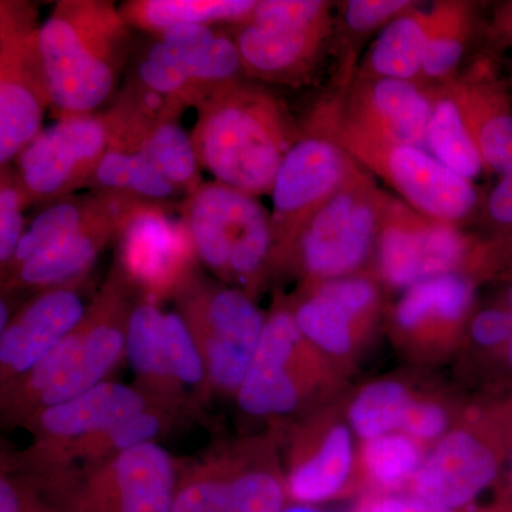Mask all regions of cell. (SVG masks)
Here are the masks:
<instances>
[{
  "mask_svg": "<svg viewBox=\"0 0 512 512\" xmlns=\"http://www.w3.org/2000/svg\"><path fill=\"white\" fill-rule=\"evenodd\" d=\"M131 30L111 0L56 2L39 36L56 120L113 101L133 56Z\"/></svg>",
  "mask_w": 512,
  "mask_h": 512,
  "instance_id": "6da1fadb",
  "label": "cell"
},
{
  "mask_svg": "<svg viewBox=\"0 0 512 512\" xmlns=\"http://www.w3.org/2000/svg\"><path fill=\"white\" fill-rule=\"evenodd\" d=\"M197 110L191 137L202 170L254 197L271 194L282 161L301 136L284 101L244 79Z\"/></svg>",
  "mask_w": 512,
  "mask_h": 512,
  "instance_id": "7a4b0ae2",
  "label": "cell"
},
{
  "mask_svg": "<svg viewBox=\"0 0 512 512\" xmlns=\"http://www.w3.org/2000/svg\"><path fill=\"white\" fill-rule=\"evenodd\" d=\"M195 254L211 274L256 298L275 268L271 214L254 195L204 183L180 204Z\"/></svg>",
  "mask_w": 512,
  "mask_h": 512,
  "instance_id": "3957f363",
  "label": "cell"
},
{
  "mask_svg": "<svg viewBox=\"0 0 512 512\" xmlns=\"http://www.w3.org/2000/svg\"><path fill=\"white\" fill-rule=\"evenodd\" d=\"M338 372L302 335L289 302H276L235 400L248 416L282 424L325 406Z\"/></svg>",
  "mask_w": 512,
  "mask_h": 512,
  "instance_id": "277c9868",
  "label": "cell"
},
{
  "mask_svg": "<svg viewBox=\"0 0 512 512\" xmlns=\"http://www.w3.org/2000/svg\"><path fill=\"white\" fill-rule=\"evenodd\" d=\"M387 202L389 195L357 164L299 232L279 269H292L303 284L360 274L375 256Z\"/></svg>",
  "mask_w": 512,
  "mask_h": 512,
  "instance_id": "5b68a950",
  "label": "cell"
},
{
  "mask_svg": "<svg viewBox=\"0 0 512 512\" xmlns=\"http://www.w3.org/2000/svg\"><path fill=\"white\" fill-rule=\"evenodd\" d=\"M173 299L200 350L212 394L237 396L265 329L255 298L195 269Z\"/></svg>",
  "mask_w": 512,
  "mask_h": 512,
  "instance_id": "8992f818",
  "label": "cell"
},
{
  "mask_svg": "<svg viewBox=\"0 0 512 512\" xmlns=\"http://www.w3.org/2000/svg\"><path fill=\"white\" fill-rule=\"evenodd\" d=\"M510 439V400L457 424L430 451L404 493L450 511H468L500 483Z\"/></svg>",
  "mask_w": 512,
  "mask_h": 512,
  "instance_id": "52a82bcc",
  "label": "cell"
},
{
  "mask_svg": "<svg viewBox=\"0 0 512 512\" xmlns=\"http://www.w3.org/2000/svg\"><path fill=\"white\" fill-rule=\"evenodd\" d=\"M39 13L25 0H0V164L13 163L43 130L49 80Z\"/></svg>",
  "mask_w": 512,
  "mask_h": 512,
  "instance_id": "ba28073f",
  "label": "cell"
},
{
  "mask_svg": "<svg viewBox=\"0 0 512 512\" xmlns=\"http://www.w3.org/2000/svg\"><path fill=\"white\" fill-rule=\"evenodd\" d=\"M356 167V161L329 128L313 117L286 154L272 187L274 271L281 268L302 228L339 191Z\"/></svg>",
  "mask_w": 512,
  "mask_h": 512,
  "instance_id": "9c48e42d",
  "label": "cell"
},
{
  "mask_svg": "<svg viewBox=\"0 0 512 512\" xmlns=\"http://www.w3.org/2000/svg\"><path fill=\"white\" fill-rule=\"evenodd\" d=\"M284 429L285 478L289 500L298 505L328 503L345 497L362 483L355 433L345 413L318 407ZM278 434V431H276Z\"/></svg>",
  "mask_w": 512,
  "mask_h": 512,
  "instance_id": "30bf717a",
  "label": "cell"
},
{
  "mask_svg": "<svg viewBox=\"0 0 512 512\" xmlns=\"http://www.w3.org/2000/svg\"><path fill=\"white\" fill-rule=\"evenodd\" d=\"M183 111L126 80L103 114L109 148L143 157L187 198L204 181L191 133L181 126Z\"/></svg>",
  "mask_w": 512,
  "mask_h": 512,
  "instance_id": "8fae6325",
  "label": "cell"
},
{
  "mask_svg": "<svg viewBox=\"0 0 512 512\" xmlns=\"http://www.w3.org/2000/svg\"><path fill=\"white\" fill-rule=\"evenodd\" d=\"M480 255L457 225L431 220L389 197L375 252L383 284L406 291L426 279L464 272L463 266Z\"/></svg>",
  "mask_w": 512,
  "mask_h": 512,
  "instance_id": "7c38bea8",
  "label": "cell"
},
{
  "mask_svg": "<svg viewBox=\"0 0 512 512\" xmlns=\"http://www.w3.org/2000/svg\"><path fill=\"white\" fill-rule=\"evenodd\" d=\"M178 468L160 444H143L76 474L69 512H173Z\"/></svg>",
  "mask_w": 512,
  "mask_h": 512,
  "instance_id": "4fadbf2b",
  "label": "cell"
},
{
  "mask_svg": "<svg viewBox=\"0 0 512 512\" xmlns=\"http://www.w3.org/2000/svg\"><path fill=\"white\" fill-rule=\"evenodd\" d=\"M109 146L103 111L43 128L13 161L30 205L46 207L89 187Z\"/></svg>",
  "mask_w": 512,
  "mask_h": 512,
  "instance_id": "5bb4252c",
  "label": "cell"
},
{
  "mask_svg": "<svg viewBox=\"0 0 512 512\" xmlns=\"http://www.w3.org/2000/svg\"><path fill=\"white\" fill-rule=\"evenodd\" d=\"M338 141L357 164L379 175L424 217L457 225L476 210L478 194L474 184L441 164L424 148Z\"/></svg>",
  "mask_w": 512,
  "mask_h": 512,
  "instance_id": "9a60e30c",
  "label": "cell"
},
{
  "mask_svg": "<svg viewBox=\"0 0 512 512\" xmlns=\"http://www.w3.org/2000/svg\"><path fill=\"white\" fill-rule=\"evenodd\" d=\"M382 293L370 275L302 284L289 302L306 340L333 366L356 355L379 315Z\"/></svg>",
  "mask_w": 512,
  "mask_h": 512,
  "instance_id": "2e32d148",
  "label": "cell"
},
{
  "mask_svg": "<svg viewBox=\"0 0 512 512\" xmlns=\"http://www.w3.org/2000/svg\"><path fill=\"white\" fill-rule=\"evenodd\" d=\"M431 109V89L421 83L360 76L339 116L329 110L316 116L339 140L404 144L426 150Z\"/></svg>",
  "mask_w": 512,
  "mask_h": 512,
  "instance_id": "e0dca14e",
  "label": "cell"
},
{
  "mask_svg": "<svg viewBox=\"0 0 512 512\" xmlns=\"http://www.w3.org/2000/svg\"><path fill=\"white\" fill-rule=\"evenodd\" d=\"M134 299L136 292L114 264L80 322L82 339L72 367L40 397L35 413L69 402L109 380L107 377L126 357Z\"/></svg>",
  "mask_w": 512,
  "mask_h": 512,
  "instance_id": "ac0fdd59",
  "label": "cell"
},
{
  "mask_svg": "<svg viewBox=\"0 0 512 512\" xmlns=\"http://www.w3.org/2000/svg\"><path fill=\"white\" fill-rule=\"evenodd\" d=\"M180 207L144 205L126 222L119 237L116 265L138 296L160 302L174 295L185 278L195 271L194 245L180 215Z\"/></svg>",
  "mask_w": 512,
  "mask_h": 512,
  "instance_id": "d6986e66",
  "label": "cell"
},
{
  "mask_svg": "<svg viewBox=\"0 0 512 512\" xmlns=\"http://www.w3.org/2000/svg\"><path fill=\"white\" fill-rule=\"evenodd\" d=\"M476 285L467 272H453L410 286L392 312L393 336L417 357L440 356L457 345L473 315Z\"/></svg>",
  "mask_w": 512,
  "mask_h": 512,
  "instance_id": "ffe728a7",
  "label": "cell"
},
{
  "mask_svg": "<svg viewBox=\"0 0 512 512\" xmlns=\"http://www.w3.org/2000/svg\"><path fill=\"white\" fill-rule=\"evenodd\" d=\"M82 284L36 292L0 332V384L28 373L83 319Z\"/></svg>",
  "mask_w": 512,
  "mask_h": 512,
  "instance_id": "44dd1931",
  "label": "cell"
},
{
  "mask_svg": "<svg viewBox=\"0 0 512 512\" xmlns=\"http://www.w3.org/2000/svg\"><path fill=\"white\" fill-rule=\"evenodd\" d=\"M144 205L126 201L116 210L57 238L18 268L2 276V295L18 291H46L83 284L99 256L119 237L126 222Z\"/></svg>",
  "mask_w": 512,
  "mask_h": 512,
  "instance_id": "7402d4cb",
  "label": "cell"
},
{
  "mask_svg": "<svg viewBox=\"0 0 512 512\" xmlns=\"http://www.w3.org/2000/svg\"><path fill=\"white\" fill-rule=\"evenodd\" d=\"M151 404L157 403L134 384L128 386L107 380L69 402L33 414L22 429L32 434V447L52 450L106 429Z\"/></svg>",
  "mask_w": 512,
  "mask_h": 512,
  "instance_id": "603a6c76",
  "label": "cell"
},
{
  "mask_svg": "<svg viewBox=\"0 0 512 512\" xmlns=\"http://www.w3.org/2000/svg\"><path fill=\"white\" fill-rule=\"evenodd\" d=\"M330 22L308 28H261L244 22L227 26L237 43L248 79L292 84L318 62Z\"/></svg>",
  "mask_w": 512,
  "mask_h": 512,
  "instance_id": "cb8c5ba5",
  "label": "cell"
},
{
  "mask_svg": "<svg viewBox=\"0 0 512 512\" xmlns=\"http://www.w3.org/2000/svg\"><path fill=\"white\" fill-rule=\"evenodd\" d=\"M126 357L140 392L183 417H198L200 410L181 389L171 370L164 339V312L160 303L136 295L127 329Z\"/></svg>",
  "mask_w": 512,
  "mask_h": 512,
  "instance_id": "d4e9b609",
  "label": "cell"
},
{
  "mask_svg": "<svg viewBox=\"0 0 512 512\" xmlns=\"http://www.w3.org/2000/svg\"><path fill=\"white\" fill-rule=\"evenodd\" d=\"M228 446L231 477L224 512H286L291 500L276 431L235 440Z\"/></svg>",
  "mask_w": 512,
  "mask_h": 512,
  "instance_id": "484cf974",
  "label": "cell"
},
{
  "mask_svg": "<svg viewBox=\"0 0 512 512\" xmlns=\"http://www.w3.org/2000/svg\"><path fill=\"white\" fill-rule=\"evenodd\" d=\"M456 82L485 168L512 175V106L504 86L487 70Z\"/></svg>",
  "mask_w": 512,
  "mask_h": 512,
  "instance_id": "4316f807",
  "label": "cell"
},
{
  "mask_svg": "<svg viewBox=\"0 0 512 512\" xmlns=\"http://www.w3.org/2000/svg\"><path fill=\"white\" fill-rule=\"evenodd\" d=\"M433 109L427 127L426 150L441 164L473 183L485 168L456 80L431 87Z\"/></svg>",
  "mask_w": 512,
  "mask_h": 512,
  "instance_id": "83f0119b",
  "label": "cell"
},
{
  "mask_svg": "<svg viewBox=\"0 0 512 512\" xmlns=\"http://www.w3.org/2000/svg\"><path fill=\"white\" fill-rule=\"evenodd\" d=\"M258 0H128L119 6L131 29L157 35L178 26H229L247 22Z\"/></svg>",
  "mask_w": 512,
  "mask_h": 512,
  "instance_id": "f1b7e54d",
  "label": "cell"
},
{
  "mask_svg": "<svg viewBox=\"0 0 512 512\" xmlns=\"http://www.w3.org/2000/svg\"><path fill=\"white\" fill-rule=\"evenodd\" d=\"M431 13L413 6L384 26L367 53L360 76L420 83Z\"/></svg>",
  "mask_w": 512,
  "mask_h": 512,
  "instance_id": "f546056e",
  "label": "cell"
},
{
  "mask_svg": "<svg viewBox=\"0 0 512 512\" xmlns=\"http://www.w3.org/2000/svg\"><path fill=\"white\" fill-rule=\"evenodd\" d=\"M87 188L160 207L177 208L185 200L181 191L143 157L113 148L104 154Z\"/></svg>",
  "mask_w": 512,
  "mask_h": 512,
  "instance_id": "4dcf8cb0",
  "label": "cell"
},
{
  "mask_svg": "<svg viewBox=\"0 0 512 512\" xmlns=\"http://www.w3.org/2000/svg\"><path fill=\"white\" fill-rule=\"evenodd\" d=\"M426 446L404 433L363 441L359 450L362 484L369 493H404L426 458Z\"/></svg>",
  "mask_w": 512,
  "mask_h": 512,
  "instance_id": "1f68e13d",
  "label": "cell"
},
{
  "mask_svg": "<svg viewBox=\"0 0 512 512\" xmlns=\"http://www.w3.org/2000/svg\"><path fill=\"white\" fill-rule=\"evenodd\" d=\"M431 22L424 46L421 80L444 84L453 80L473 30L471 6L440 2L431 6Z\"/></svg>",
  "mask_w": 512,
  "mask_h": 512,
  "instance_id": "d6a6232c",
  "label": "cell"
},
{
  "mask_svg": "<svg viewBox=\"0 0 512 512\" xmlns=\"http://www.w3.org/2000/svg\"><path fill=\"white\" fill-rule=\"evenodd\" d=\"M417 396L419 393L406 380H376L360 387L350 399L346 419L362 443L384 434L399 433Z\"/></svg>",
  "mask_w": 512,
  "mask_h": 512,
  "instance_id": "836d02e7",
  "label": "cell"
},
{
  "mask_svg": "<svg viewBox=\"0 0 512 512\" xmlns=\"http://www.w3.org/2000/svg\"><path fill=\"white\" fill-rule=\"evenodd\" d=\"M231 477L228 443L178 470L173 512H224Z\"/></svg>",
  "mask_w": 512,
  "mask_h": 512,
  "instance_id": "e575fe53",
  "label": "cell"
},
{
  "mask_svg": "<svg viewBox=\"0 0 512 512\" xmlns=\"http://www.w3.org/2000/svg\"><path fill=\"white\" fill-rule=\"evenodd\" d=\"M164 339L175 380L201 410L212 396L210 380L197 343L175 309L164 312Z\"/></svg>",
  "mask_w": 512,
  "mask_h": 512,
  "instance_id": "d590c367",
  "label": "cell"
},
{
  "mask_svg": "<svg viewBox=\"0 0 512 512\" xmlns=\"http://www.w3.org/2000/svg\"><path fill=\"white\" fill-rule=\"evenodd\" d=\"M29 207L15 164L0 165V272L8 268L25 235L23 211Z\"/></svg>",
  "mask_w": 512,
  "mask_h": 512,
  "instance_id": "8d00e7d4",
  "label": "cell"
},
{
  "mask_svg": "<svg viewBox=\"0 0 512 512\" xmlns=\"http://www.w3.org/2000/svg\"><path fill=\"white\" fill-rule=\"evenodd\" d=\"M330 5L322 0H258L247 22L261 28H308L330 22Z\"/></svg>",
  "mask_w": 512,
  "mask_h": 512,
  "instance_id": "74e56055",
  "label": "cell"
},
{
  "mask_svg": "<svg viewBox=\"0 0 512 512\" xmlns=\"http://www.w3.org/2000/svg\"><path fill=\"white\" fill-rule=\"evenodd\" d=\"M0 512H69L36 478L2 467Z\"/></svg>",
  "mask_w": 512,
  "mask_h": 512,
  "instance_id": "f35d334b",
  "label": "cell"
},
{
  "mask_svg": "<svg viewBox=\"0 0 512 512\" xmlns=\"http://www.w3.org/2000/svg\"><path fill=\"white\" fill-rule=\"evenodd\" d=\"M471 345L481 355L501 363L504 350L512 335V316L504 303L487 306L473 313L466 330Z\"/></svg>",
  "mask_w": 512,
  "mask_h": 512,
  "instance_id": "ab89813d",
  "label": "cell"
},
{
  "mask_svg": "<svg viewBox=\"0 0 512 512\" xmlns=\"http://www.w3.org/2000/svg\"><path fill=\"white\" fill-rule=\"evenodd\" d=\"M454 424L456 421L451 406L440 397L419 394L407 412L399 433L407 434L426 446L446 436Z\"/></svg>",
  "mask_w": 512,
  "mask_h": 512,
  "instance_id": "60d3db41",
  "label": "cell"
},
{
  "mask_svg": "<svg viewBox=\"0 0 512 512\" xmlns=\"http://www.w3.org/2000/svg\"><path fill=\"white\" fill-rule=\"evenodd\" d=\"M416 5L412 0H350L343 8V22L350 32L366 35L384 28Z\"/></svg>",
  "mask_w": 512,
  "mask_h": 512,
  "instance_id": "b9f144b4",
  "label": "cell"
},
{
  "mask_svg": "<svg viewBox=\"0 0 512 512\" xmlns=\"http://www.w3.org/2000/svg\"><path fill=\"white\" fill-rule=\"evenodd\" d=\"M353 512H474L450 511L409 493H367Z\"/></svg>",
  "mask_w": 512,
  "mask_h": 512,
  "instance_id": "7bdbcfd3",
  "label": "cell"
},
{
  "mask_svg": "<svg viewBox=\"0 0 512 512\" xmlns=\"http://www.w3.org/2000/svg\"><path fill=\"white\" fill-rule=\"evenodd\" d=\"M488 220L501 228H512V175H503L487 200Z\"/></svg>",
  "mask_w": 512,
  "mask_h": 512,
  "instance_id": "ee69618b",
  "label": "cell"
},
{
  "mask_svg": "<svg viewBox=\"0 0 512 512\" xmlns=\"http://www.w3.org/2000/svg\"><path fill=\"white\" fill-rule=\"evenodd\" d=\"M493 504L512 512V399H510V439H508L507 461H505L503 476L498 483L497 498Z\"/></svg>",
  "mask_w": 512,
  "mask_h": 512,
  "instance_id": "f6af8a7d",
  "label": "cell"
},
{
  "mask_svg": "<svg viewBox=\"0 0 512 512\" xmlns=\"http://www.w3.org/2000/svg\"><path fill=\"white\" fill-rule=\"evenodd\" d=\"M490 32L495 45L512 46V2L505 3L497 10Z\"/></svg>",
  "mask_w": 512,
  "mask_h": 512,
  "instance_id": "bcb514c9",
  "label": "cell"
},
{
  "mask_svg": "<svg viewBox=\"0 0 512 512\" xmlns=\"http://www.w3.org/2000/svg\"><path fill=\"white\" fill-rule=\"evenodd\" d=\"M503 303L505 308L508 309V312H510L512 316V282L510 285H508L507 291L504 293Z\"/></svg>",
  "mask_w": 512,
  "mask_h": 512,
  "instance_id": "7dc6e473",
  "label": "cell"
},
{
  "mask_svg": "<svg viewBox=\"0 0 512 512\" xmlns=\"http://www.w3.org/2000/svg\"><path fill=\"white\" fill-rule=\"evenodd\" d=\"M474 512H510L504 510V508L498 507V505L491 504L490 507L484 508V510H478Z\"/></svg>",
  "mask_w": 512,
  "mask_h": 512,
  "instance_id": "c3c4849f",
  "label": "cell"
},
{
  "mask_svg": "<svg viewBox=\"0 0 512 512\" xmlns=\"http://www.w3.org/2000/svg\"><path fill=\"white\" fill-rule=\"evenodd\" d=\"M286 512H316L315 510H312L311 507H305V505H299V507L295 508H288Z\"/></svg>",
  "mask_w": 512,
  "mask_h": 512,
  "instance_id": "681fc988",
  "label": "cell"
}]
</instances>
